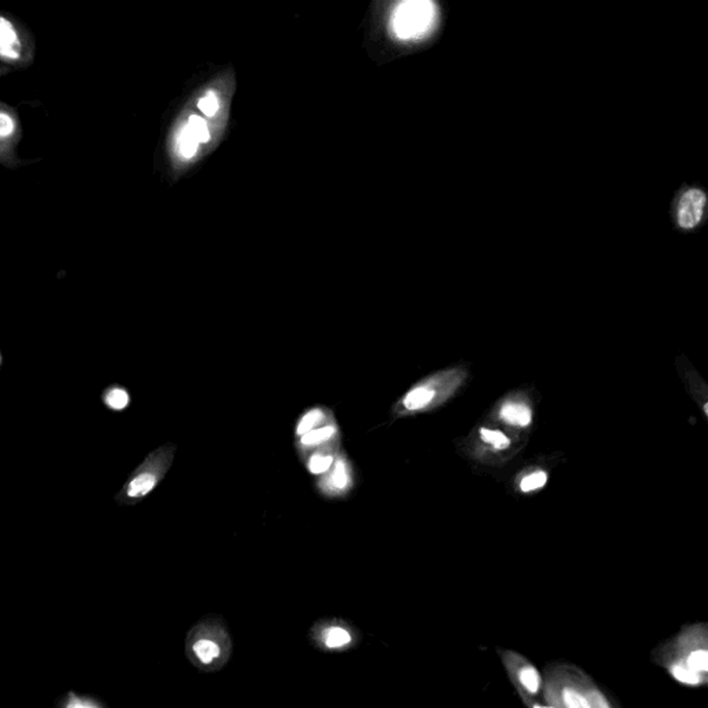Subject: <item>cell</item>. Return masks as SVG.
<instances>
[{"mask_svg":"<svg viewBox=\"0 0 708 708\" xmlns=\"http://www.w3.org/2000/svg\"><path fill=\"white\" fill-rule=\"evenodd\" d=\"M176 454V445L164 444L150 452L134 469L117 495L119 505H136L147 498L169 472Z\"/></svg>","mask_w":708,"mask_h":708,"instance_id":"1","label":"cell"},{"mask_svg":"<svg viewBox=\"0 0 708 708\" xmlns=\"http://www.w3.org/2000/svg\"><path fill=\"white\" fill-rule=\"evenodd\" d=\"M438 13V6L429 0L402 1L392 14V31L401 41L421 39L433 29Z\"/></svg>","mask_w":708,"mask_h":708,"instance_id":"2","label":"cell"},{"mask_svg":"<svg viewBox=\"0 0 708 708\" xmlns=\"http://www.w3.org/2000/svg\"><path fill=\"white\" fill-rule=\"evenodd\" d=\"M357 476L353 462L342 448L332 466L315 482V488L320 495L328 499H341L352 494L355 487Z\"/></svg>","mask_w":708,"mask_h":708,"instance_id":"3","label":"cell"},{"mask_svg":"<svg viewBox=\"0 0 708 708\" xmlns=\"http://www.w3.org/2000/svg\"><path fill=\"white\" fill-rule=\"evenodd\" d=\"M707 204L706 194L699 188L685 191L676 206V221L681 228L690 230L700 224Z\"/></svg>","mask_w":708,"mask_h":708,"instance_id":"4","label":"cell"},{"mask_svg":"<svg viewBox=\"0 0 708 708\" xmlns=\"http://www.w3.org/2000/svg\"><path fill=\"white\" fill-rule=\"evenodd\" d=\"M25 57V42L18 27L0 14V61L20 64Z\"/></svg>","mask_w":708,"mask_h":708,"instance_id":"5","label":"cell"},{"mask_svg":"<svg viewBox=\"0 0 708 708\" xmlns=\"http://www.w3.org/2000/svg\"><path fill=\"white\" fill-rule=\"evenodd\" d=\"M336 439H341V428L338 421L335 419L317 429L310 431L299 438H295V450L299 459L302 461L310 451Z\"/></svg>","mask_w":708,"mask_h":708,"instance_id":"6","label":"cell"},{"mask_svg":"<svg viewBox=\"0 0 708 708\" xmlns=\"http://www.w3.org/2000/svg\"><path fill=\"white\" fill-rule=\"evenodd\" d=\"M342 450V438L327 442L313 451L302 459L310 475L321 476L324 475L334 464L338 452Z\"/></svg>","mask_w":708,"mask_h":708,"instance_id":"7","label":"cell"},{"mask_svg":"<svg viewBox=\"0 0 708 708\" xmlns=\"http://www.w3.org/2000/svg\"><path fill=\"white\" fill-rule=\"evenodd\" d=\"M335 419H336L335 414L331 408H328L325 405L311 407L299 417V419L295 425V438H299L310 431L317 429V428H320L331 421H335Z\"/></svg>","mask_w":708,"mask_h":708,"instance_id":"8","label":"cell"},{"mask_svg":"<svg viewBox=\"0 0 708 708\" xmlns=\"http://www.w3.org/2000/svg\"><path fill=\"white\" fill-rule=\"evenodd\" d=\"M436 396V392L429 386H417L407 392V395L401 398L398 408L405 412H415L428 407L432 400Z\"/></svg>","mask_w":708,"mask_h":708,"instance_id":"9","label":"cell"},{"mask_svg":"<svg viewBox=\"0 0 708 708\" xmlns=\"http://www.w3.org/2000/svg\"><path fill=\"white\" fill-rule=\"evenodd\" d=\"M17 119L14 114L0 105V152L8 150L15 134H17Z\"/></svg>","mask_w":708,"mask_h":708,"instance_id":"10","label":"cell"},{"mask_svg":"<svg viewBox=\"0 0 708 708\" xmlns=\"http://www.w3.org/2000/svg\"><path fill=\"white\" fill-rule=\"evenodd\" d=\"M559 702L563 708H595L586 693L568 685L560 689Z\"/></svg>","mask_w":708,"mask_h":708,"instance_id":"11","label":"cell"},{"mask_svg":"<svg viewBox=\"0 0 708 708\" xmlns=\"http://www.w3.org/2000/svg\"><path fill=\"white\" fill-rule=\"evenodd\" d=\"M499 417L508 424L519 426H527L531 422V411L523 404H505Z\"/></svg>","mask_w":708,"mask_h":708,"instance_id":"12","label":"cell"},{"mask_svg":"<svg viewBox=\"0 0 708 708\" xmlns=\"http://www.w3.org/2000/svg\"><path fill=\"white\" fill-rule=\"evenodd\" d=\"M195 657L202 664L214 663L221 656V646L212 639H198L192 646Z\"/></svg>","mask_w":708,"mask_h":708,"instance_id":"13","label":"cell"},{"mask_svg":"<svg viewBox=\"0 0 708 708\" xmlns=\"http://www.w3.org/2000/svg\"><path fill=\"white\" fill-rule=\"evenodd\" d=\"M103 400H104V404L110 409H112V411H122V409H125V408L129 407V404H131V395H129V392L125 388L114 385V386L108 388L104 392Z\"/></svg>","mask_w":708,"mask_h":708,"instance_id":"14","label":"cell"},{"mask_svg":"<svg viewBox=\"0 0 708 708\" xmlns=\"http://www.w3.org/2000/svg\"><path fill=\"white\" fill-rule=\"evenodd\" d=\"M352 642V636L348 629L342 627H329L324 632V643L329 649H339Z\"/></svg>","mask_w":708,"mask_h":708,"instance_id":"15","label":"cell"},{"mask_svg":"<svg viewBox=\"0 0 708 708\" xmlns=\"http://www.w3.org/2000/svg\"><path fill=\"white\" fill-rule=\"evenodd\" d=\"M518 678H519V682L522 683V686L531 695L538 693V690L541 688V676H539V672L532 665L525 664L522 668H519Z\"/></svg>","mask_w":708,"mask_h":708,"instance_id":"16","label":"cell"},{"mask_svg":"<svg viewBox=\"0 0 708 708\" xmlns=\"http://www.w3.org/2000/svg\"><path fill=\"white\" fill-rule=\"evenodd\" d=\"M671 674L681 683H685V685H699L700 683V674L690 669L686 665H681V664L674 665L671 668Z\"/></svg>","mask_w":708,"mask_h":708,"instance_id":"17","label":"cell"},{"mask_svg":"<svg viewBox=\"0 0 708 708\" xmlns=\"http://www.w3.org/2000/svg\"><path fill=\"white\" fill-rule=\"evenodd\" d=\"M198 141L197 138L192 136V133L190 132L185 126L184 129L181 131V134L178 137V150H180V154L184 157V158H191L195 155L197 152V148H198Z\"/></svg>","mask_w":708,"mask_h":708,"instance_id":"18","label":"cell"},{"mask_svg":"<svg viewBox=\"0 0 708 708\" xmlns=\"http://www.w3.org/2000/svg\"><path fill=\"white\" fill-rule=\"evenodd\" d=\"M185 128L192 133L198 143H206L209 140V129L206 122L198 115H191Z\"/></svg>","mask_w":708,"mask_h":708,"instance_id":"19","label":"cell"},{"mask_svg":"<svg viewBox=\"0 0 708 708\" xmlns=\"http://www.w3.org/2000/svg\"><path fill=\"white\" fill-rule=\"evenodd\" d=\"M686 667L699 674H706L708 668L707 650L706 649L692 650L686 659Z\"/></svg>","mask_w":708,"mask_h":708,"instance_id":"20","label":"cell"},{"mask_svg":"<svg viewBox=\"0 0 708 708\" xmlns=\"http://www.w3.org/2000/svg\"><path fill=\"white\" fill-rule=\"evenodd\" d=\"M480 435H482L483 442L492 444L495 450H504V448L509 447V444H511L509 439L499 431H488L486 428H483L480 431Z\"/></svg>","mask_w":708,"mask_h":708,"instance_id":"21","label":"cell"},{"mask_svg":"<svg viewBox=\"0 0 708 708\" xmlns=\"http://www.w3.org/2000/svg\"><path fill=\"white\" fill-rule=\"evenodd\" d=\"M198 108L206 115V117H214L216 115V112L219 111V101H218V96L215 94V91H209L205 97H202L199 101H198Z\"/></svg>","mask_w":708,"mask_h":708,"instance_id":"22","label":"cell"},{"mask_svg":"<svg viewBox=\"0 0 708 708\" xmlns=\"http://www.w3.org/2000/svg\"><path fill=\"white\" fill-rule=\"evenodd\" d=\"M546 485V475L544 472H535L530 476L525 478L520 483V488L525 492H530L537 488H541Z\"/></svg>","mask_w":708,"mask_h":708,"instance_id":"23","label":"cell"},{"mask_svg":"<svg viewBox=\"0 0 708 708\" xmlns=\"http://www.w3.org/2000/svg\"><path fill=\"white\" fill-rule=\"evenodd\" d=\"M68 708H97L91 706L88 702H81V700H74L70 703Z\"/></svg>","mask_w":708,"mask_h":708,"instance_id":"24","label":"cell"},{"mask_svg":"<svg viewBox=\"0 0 708 708\" xmlns=\"http://www.w3.org/2000/svg\"><path fill=\"white\" fill-rule=\"evenodd\" d=\"M532 708H556V707H549V706H542V704H532Z\"/></svg>","mask_w":708,"mask_h":708,"instance_id":"25","label":"cell"},{"mask_svg":"<svg viewBox=\"0 0 708 708\" xmlns=\"http://www.w3.org/2000/svg\"><path fill=\"white\" fill-rule=\"evenodd\" d=\"M704 411H706V414H708V405H707V404H706V405H704Z\"/></svg>","mask_w":708,"mask_h":708,"instance_id":"26","label":"cell"},{"mask_svg":"<svg viewBox=\"0 0 708 708\" xmlns=\"http://www.w3.org/2000/svg\"><path fill=\"white\" fill-rule=\"evenodd\" d=\"M0 365H1V354H0Z\"/></svg>","mask_w":708,"mask_h":708,"instance_id":"27","label":"cell"}]
</instances>
